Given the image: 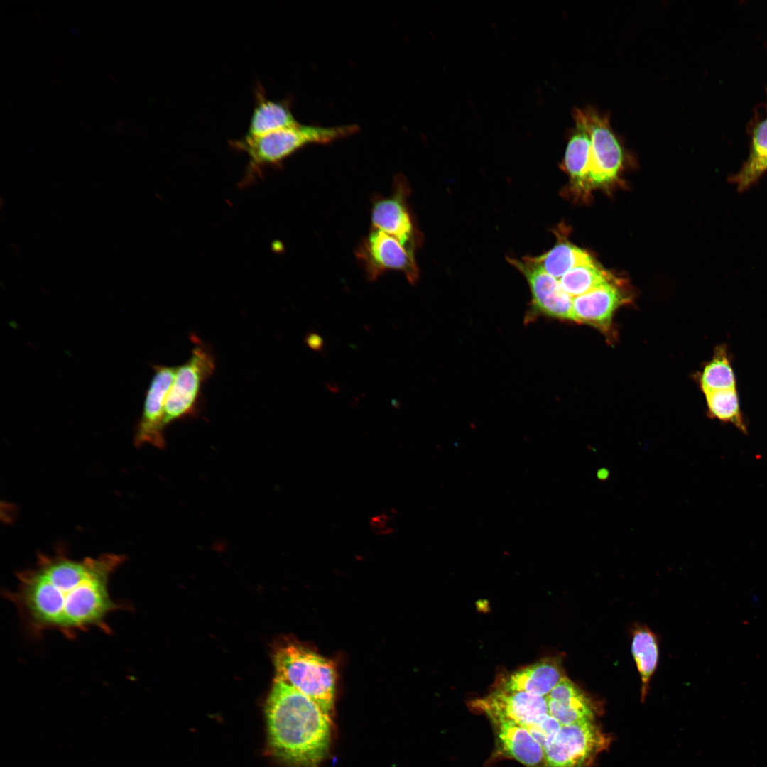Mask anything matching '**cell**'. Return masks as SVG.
I'll use <instances>...</instances> for the list:
<instances>
[{
	"label": "cell",
	"mask_w": 767,
	"mask_h": 767,
	"mask_svg": "<svg viewBox=\"0 0 767 767\" xmlns=\"http://www.w3.org/2000/svg\"><path fill=\"white\" fill-rule=\"evenodd\" d=\"M357 125L323 127L298 124L260 136L244 137L232 146L246 153L251 170L278 165L307 145L329 143L355 134Z\"/></svg>",
	"instance_id": "obj_4"
},
{
	"label": "cell",
	"mask_w": 767,
	"mask_h": 767,
	"mask_svg": "<svg viewBox=\"0 0 767 767\" xmlns=\"http://www.w3.org/2000/svg\"><path fill=\"white\" fill-rule=\"evenodd\" d=\"M708 413L711 418L730 423L744 434L748 428L742 414L737 388L711 391L704 393Z\"/></svg>",
	"instance_id": "obj_20"
},
{
	"label": "cell",
	"mask_w": 767,
	"mask_h": 767,
	"mask_svg": "<svg viewBox=\"0 0 767 767\" xmlns=\"http://www.w3.org/2000/svg\"><path fill=\"white\" fill-rule=\"evenodd\" d=\"M565 676L560 659L545 658L501 677L495 688L546 697Z\"/></svg>",
	"instance_id": "obj_13"
},
{
	"label": "cell",
	"mask_w": 767,
	"mask_h": 767,
	"mask_svg": "<svg viewBox=\"0 0 767 767\" xmlns=\"http://www.w3.org/2000/svg\"><path fill=\"white\" fill-rule=\"evenodd\" d=\"M563 159V167L570 176L571 187L577 194H585L592 188L590 182L591 140L589 134L578 121L574 120Z\"/></svg>",
	"instance_id": "obj_18"
},
{
	"label": "cell",
	"mask_w": 767,
	"mask_h": 767,
	"mask_svg": "<svg viewBox=\"0 0 767 767\" xmlns=\"http://www.w3.org/2000/svg\"><path fill=\"white\" fill-rule=\"evenodd\" d=\"M631 652L641 678V694L644 699L658 661V641L654 633L646 627L636 629L633 634Z\"/></svg>",
	"instance_id": "obj_21"
},
{
	"label": "cell",
	"mask_w": 767,
	"mask_h": 767,
	"mask_svg": "<svg viewBox=\"0 0 767 767\" xmlns=\"http://www.w3.org/2000/svg\"><path fill=\"white\" fill-rule=\"evenodd\" d=\"M126 556L112 553L74 560L62 549L39 553L34 567L17 573L18 583L3 597L16 607L25 630L34 638L55 631L66 638L97 629L111 633V613L130 609L110 594L112 575Z\"/></svg>",
	"instance_id": "obj_1"
},
{
	"label": "cell",
	"mask_w": 767,
	"mask_h": 767,
	"mask_svg": "<svg viewBox=\"0 0 767 767\" xmlns=\"http://www.w3.org/2000/svg\"><path fill=\"white\" fill-rule=\"evenodd\" d=\"M153 375L146 391L141 415L137 423L134 444L141 446L151 444L164 448L165 405L174 381L178 366H153Z\"/></svg>",
	"instance_id": "obj_9"
},
{
	"label": "cell",
	"mask_w": 767,
	"mask_h": 767,
	"mask_svg": "<svg viewBox=\"0 0 767 767\" xmlns=\"http://www.w3.org/2000/svg\"><path fill=\"white\" fill-rule=\"evenodd\" d=\"M609 743L594 721L562 725L544 749L547 767H587Z\"/></svg>",
	"instance_id": "obj_7"
},
{
	"label": "cell",
	"mask_w": 767,
	"mask_h": 767,
	"mask_svg": "<svg viewBox=\"0 0 767 767\" xmlns=\"http://www.w3.org/2000/svg\"><path fill=\"white\" fill-rule=\"evenodd\" d=\"M767 170V118L754 131L749 158L734 181L739 190H744Z\"/></svg>",
	"instance_id": "obj_23"
},
{
	"label": "cell",
	"mask_w": 767,
	"mask_h": 767,
	"mask_svg": "<svg viewBox=\"0 0 767 767\" xmlns=\"http://www.w3.org/2000/svg\"><path fill=\"white\" fill-rule=\"evenodd\" d=\"M700 383L703 393L736 388L735 373L725 344L715 348L712 359L700 375Z\"/></svg>",
	"instance_id": "obj_22"
},
{
	"label": "cell",
	"mask_w": 767,
	"mask_h": 767,
	"mask_svg": "<svg viewBox=\"0 0 767 767\" xmlns=\"http://www.w3.org/2000/svg\"><path fill=\"white\" fill-rule=\"evenodd\" d=\"M526 258L557 280L574 267L593 261L588 253L568 241L557 243L543 255Z\"/></svg>",
	"instance_id": "obj_19"
},
{
	"label": "cell",
	"mask_w": 767,
	"mask_h": 767,
	"mask_svg": "<svg viewBox=\"0 0 767 767\" xmlns=\"http://www.w3.org/2000/svg\"><path fill=\"white\" fill-rule=\"evenodd\" d=\"M276 679L307 695L329 715L333 709L336 670L334 663L312 650L290 643L275 652Z\"/></svg>",
	"instance_id": "obj_3"
},
{
	"label": "cell",
	"mask_w": 767,
	"mask_h": 767,
	"mask_svg": "<svg viewBox=\"0 0 767 767\" xmlns=\"http://www.w3.org/2000/svg\"><path fill=\"white\" fill-rule=\"evenodd\" d=\"M190 339L194 344L191 354L185 363L178 366L167 396L163 420L165 428L175 421L200 415L205 403L202 387L215 370L212 348L195 334H192Z\"/></svg>",
	"instance_id": "obj_5"
},
{
	"label": "cell",
	"mask_w": 767,
	"mask_h": 767,
	"mask_svg": "<svg viewBox=\"0 0 767 767\" xmlns=\"http://www.w3.org/2000/svg\"><path fill=\"white\" fill-rule=\"evenodd\" d=\"M499 749L526 767H547L543 748L528 730L508 720L492 722Z\"/></svg>",
	"instance_id": "obj_16"
},
{
	"label": "cell",
	"mask_w": 767,
	"mask_h": 767,
	"mask_svg": "<svg viewBox=\"0 0 767 767\" xmlns=\"http://www.w3.org/2000/svg\"><path fill=\"white\" fill-rule=\"evenodd\" d=\"M548 714L562 725L594 721L597 708L592 700L565 676L546 696Z\"/></svg>",
	"instance_id": "obj_15"
},
{
	"label": "cell",
	"mask_w": 767,
	"mask_h": 767,
	"mask_svg": "<svg viewBox=\"0 0 767 767\" xmlns=\"http://www.w3.org/2000/svg\"><path fill=\"white\" fill-rule=\"evenodd\" d=\"M574 120L580 121L591 140L590 182L592 187L606 186L617 178L624 156L613 131L609 116L597 109L574 108Z\"/></svg>",
	"instance_id": "obj_6"
},
{
	"label": "cell",
	"mask_w": 767,
	"mask_h": 767,
	"mask_svg": "<svg viewBox=\"0 0 767 767\" xmlns=\"http://www.w3.org/2000/svg\"><path fill=\"white\" fill-rule=\"evenodd\" d=\"M265 714L268 749L290 767H317L329 751L330 715L307 695L275 680Z\"/></svg>",
	"instance_id": "obj_2"
},
{
	"label": "cell",
	"mask_w": 767,
	"mask_h": 767,
	"mask_svg": "<svg viewBox=\"0 0 767 767\" xmlns=\"http://www.w3.org/2000/svg\"><path fill=\"white\" fill-rule=\"evenodd\" d=\"M609 274L592 261L580 264L564 274L560 279L562 290L572 298L611 281Z\"/></svg>",
	"instance_id": "obj_24"
},
{
	"label": "cell",
	"mask_w": 767,
	"mask_h": 767,
	"mask_svg": "<svg viewBox=\"0 0 767 767\" xmlns=\"http://www.w3.org/2000/svg\"><path fill=\"white\" fill-rule=\"evenodd\" d=\"M370 525L374 532L378 534H388L392 531L389 526L388 516L386 515H379L372 518Z\"/></svg>",
	"instance_id": "obj_26"
},
{
	"label": "cell",
	"mask_w": 767,
	"mask_h": 767,
	"mask_svg": "<svg viewBox=\"0 0 767 767\" xmlns=\"http://www.w3.org/2000/svg\"><path fill=\"white\" fill-rule=\"evenodd\" d=\"M471 705L486 714L491 722L508 720L525 728L548 714L546 697L496 688L486 697L472 701Z\"/></svg>",
	"instance_id": "obj_10"
},
{
	"label": "cell",
	"mask_w": 767,
	"mask_h": 767,
	"mask_svg": "<svg viewBox=\"0 0 767 767\" xmlns=\"http://www.w3.org/2000/svg\"><path fill=\"white\" fill-rule=\"evenodd\" d=\"M254 93V107L246 136H260L298 124L288 101L269 99L261 85L256 86Z\"/></svg>",
	"instance_id": "obj_17"
},
{
	"label": "cell",
	"mask_w": 767,
	"mask_h": 767,
	"mask_svg": "<svg viewBox=\"0 0 767 767\" xmlns=\"http://www.w3.org/2000/svg\"><path fill=\"white\" fill-rule=\"evenodd\" d=\"M414 249L393 236L371 228L357 250V257L368 278L375 280L388 270L402 272L410 283L418 277Z\"/></svg>",
	"instance_id": "obj_8"
},
{
	"label": "cell",
	"mask_w": 767,
	"mask_h": 767,
	"mask_svg": "<svg viewBox=\"0 0 767 767\" xmlns=\"http://www.w3.org/2000/svg\"><path fill=\"white\" fill-rule=\"evenodd\" d=\"M508 261L524 275L528 282L532 293L533 313L572 320V298L562 290L559 280L526 257L521 261L509 259Z\"/></svg>",
	"instance_id": "obj_11"
},
{
	"label": "cell",
	"mask_w": 767,
	"mask_h": 767,
	"mask_svg": "<svg viewBox=\"0 0 767 767\" xmlns=\"http://www.w3.org/2000/svg\"><path fill=\"white\" fill-rule=\"evenodd\" d=\"M562 725L554 717L547 714L538 723L526 729L536 741L545 749L550 744Z\"/></svg>",
	"instance_id": "obj_25"
},
{
	"label": "cell",
	"mask_w": 767,
	"mask_h": 767,
	"mask_svg": "<svg viewBox=\"0 0 767 767\" xmlns=\"http://www.w3.org/2000/svg\"><path fill=\"white\" fill-rule=\"evenodd\" d=\"M624 301L626 298L616 285L606 282L572 298V320L607 330L614 312Z\"/></svg>",
	"instance_id": "obj_14"
},
{
	"label": "cell",
	"mask_w": 767,
	"mask_h": 767,
	"mask_svg": "<svg viewBox=\"0 0 767 767\" xmlns=\"http://www.w3.org/2000/svg\"><path fill=\"white\" fill-rule=\"evenodd\" d=\"M396 181L393 194L375 201L371 214L372 228L379 229L415 249L413 223L405 201L403 182Z\"/></svg>",
	"instance_id": "obj_12"
}]
</instances>
